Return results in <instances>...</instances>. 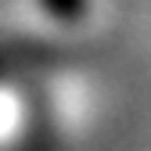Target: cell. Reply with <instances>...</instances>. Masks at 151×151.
<instances>
[{
  "label": "cell",
  "instance_id": "1",
  "mask_svg": "<svg viewBox=\"0 0 151 151\" xmlns=\"http://www.w3.org/2000/svg\"><path fill=\"white\" fill-rule=\"evenodd\" d=\"M43 4L58 14V18H76V14H83V0H43Z\"/></svg>",
  "mask_w": 151,
  "mask_h": 151
}]
</instances>
